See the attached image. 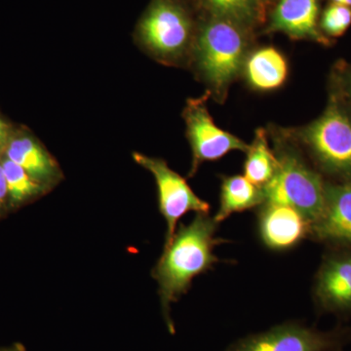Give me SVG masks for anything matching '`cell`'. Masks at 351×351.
Returning a JSON list of instances; mask_svg holds the SVG:
<instances>
[{
    "label": "cell",
    "instance_id": "1",
    "mask_svg": "<svg viewBox=\"0 0 351 351\" xmlns=\"http://www.w3.org/2000/svg\"><path fill=\"white\" fill-rule=\"evenodd\" d=\"M219 223L209 213H198L188 225L181 223L152 270L158 284L164 322L171 334L175 325L171 307L186 294L193 279L213 269L219 258L215 248L226 240L217 237Z\"/></svg>",
    "mask_w": 351,
    "mask_h": 351
},
{
    "label": "cell",
    "instance_id": "2",
    "mask_svg": "<svg viewBox=\"0 0 351 351\" xmlns=\"http://www.w3.org/2000/svg\"><path fill=\"white\" fill-rule=\"evenodd\" d=\"M251 31L232 21L205 15L197 24L193 50L203 80L219 99L243 71Z\"/></svg>",
    "mask_w": 351,
    "mask_h": 351
},
{
    "label": "cell",
    "instance_id": "3",
    "mask_svg": "<svg viewBox=\"0 0 351 351\" xmlns=\"http://www.w3.org/2000/svg\"><path fill=\"white\" fill-rule=\"evenodd\" d=\"M276 154L278 169L263 188L265 202L294 208L306 217L311 226L324 209L326 182L295 149L279 145Z\"/></svg>",
    "mask_w": 351,
    "mask_h": 351
},
{
    "label": "cell",
    "instance_id": "4",
    "mask_svg": "<svg viewBox=\"0 0 351 351\" xmlns=\"http://www.w3.org/2000/svg\"><path fill=\"white\" fill-rule=\"evenodd\" d=\"M196 29L184 0H152L138 22L137 34L149 52L172 61L193 48Z\"/></svg>",
    "mask_w": 351,
    "mask_h": 351
},
{
    "label": "cell",
    "instance_id": "5",
    "mask_svg": "<svg viewBox=\"0 0 351 351\" xmlns=\"http://www.w3.org/2000/svg\"><path fill=\"white\" fill-rule=\"evenodd\" d=\"M295 134L323 172L351 182V115L345 108L332 103Z\"/></svg>",
    "mask_w": 351,
    "mask_h": 351
},
{
    "label": "cell",
    "instance_id": "6",
    "mask_svg": "<svg viewBox=\"0 0 351 351\" xmlns=\"http://www.w3.org/2000/svg\"><path fill=\"white\" fill-rule=\"evenodd\" d=\"M350 339V328L323 331L300 321H285L240 338L223 351H343Z\"/></svg>",
    "mask_w": 351,
    "mask_h": 351
},
{
    "label": "cell",
    "instance_id": "7",
    "mask_svg": "<svg viewBox=\"0 0 351 351\" xmlns=\"http://www.w3.org/2000/svg\"><path fill=\"white\" fill-rule=\"evenodd\" d=\"M133 158L136 163L149 171L156 180L159 211L167 225L165 243L172 239L177 230L178 221L184 215L189 212L209 213V203L198 197L186 179L171 169L163 159L145 156L140 152H134Z\"/></svg>",
    "mask_w": 351,
    "mask_h": 351
},
{
    "label": "cell",
    "instance_id": "8",
    "mask_svg": "<svg viewBox=\"0 0 351 351\" xmlns=\"http://www.w3.org/2000/svg\"><path fill=\"white\" fill-rule=\"evenodd\" d=\"M186 135L193 151L191 176L201 164L215 161L230 152H246L249 145L241 138L219 128L208 112L206 98L189 100L184 113Z\"/></svg>",
    "mask_w": 351,
    "mask_h": 351
},
{
    "label": "cell",
    "instance_id": "9",
    "mask_svg": "<svg viewBox=\"0 0 351 351\" xmlns=\"http://www.w3.org/2000/svg\"><path fill=\"white\" fill-rule=\"evenodd\" d=\"M313 294L319 313L351 316V250L325 256L314 277Z\"/></svg>",
    "mask_w": 351,
    "mask_h": 351
},
{
    "label": "cell",
    "instance_id": "10",
    "mask_svg": "<svg viewBox=\"0 0 351 351\" xmlns=\"http://www.w3.org/2000/svg\"><path fill=\"white\" fill-rule=\"evenodd\" d=\"M321 0H276L267 16V32H281L295 40H309L329 46L320 31Z\"/></svg>",
    "mask_w": 351,
    "mask_h": 351
},
{
    "label": "cell",
    "instance_id": "11",
    "mask_svg": "<svg viewBox=\"0 0 351 351\" xmlns=\"http://www.w3.org/2000/svg\"><path fill=\"white\" fill-rule=\"evenodd\" d=\"M309 237L351 250V182H326L324 209L311 225Z\"/></svg>",
    "mask_w": 351,
    "mask_h": 351
},
{
    "label": "cell",
    "instance_id": "12",
    "mask_svg": "<svg viewBox=\"0 0 351 351\" xmlns=\"http://www.w3.org/2000/svg\"><path fill=\"white\" fill-rule=\"evenodd\" d=\"M258 237L271 251L295 248L311 233V223L304 215L290 206L263 202L257 217Z\"/></svg>",
    "mask_w": 351,
    "mask_h": 351
},
{
    "label": "cell",
    "instance_id": "13",
    "mask_svg": "<svg viewBox=\"0 0 351 351\" xmlns=\"http://www.w3.org/2000/svg\"><path fill=\"white\" fill-rule=\"evenodd\" d=\"M5 157L50 188L62 179L56 160L43 145L27 136H20L7 142Z\"/></svg>",
    "mask_w": 351,
    "mask_h": 351
},
{
    "label": "cell",
    "instance_id": "14",
    "mask_svg": "<svg viewBox=\"0 0 351 351\" xmlns=\"http://www.w3.org/2000/svg\"><path fill=\"white\" fill-rule=\"evenodd\" d=\"M243 71L252 88L269 92L283 86L288 78L289 66L282 53L269 46L258 48L248 55Z\"/></svg>",
    "mask_w": 351,
    "mask_h": 351
},
{
    "label": "cell",
    "instance_id": "15",
    "mask_svg": "<svg viewBox=\"0 0 351 351\" xmlns=\"http://www.w3.org/2000/svg\"><path fill=\"white\" fill-rule=\"evenodd\" d=\"M265 202L262 188L252 184L242 175L228 176L221 181L219 207L214 215L218 223L232 215L261 206Z\"/></svg>",
    "mask_w": 351,
    "mask_h": 351
},
{
    "label": "cell",
    "instance_id": "16",
    "mask_svg": "<svg viewBox=\"0 0 351 351\" xmlns=\"http://www.w3.org/2000/svg\"><path fill=\"white\" fill-rule=\"evenodd\" d=\"M205 15L232 21L253 32L267 21V11L261 0H195Z\"/></svg>",
    "mask_w": 351,
    "mask_h": 351
},
{
    "label": "cell",
    "instance_id": "17",
    "mask_svg": "<svg viewBox=\"0 0 351 351\" xmlns=\"http://www.w3.org/2000/svg\"><path fill=\"white\" fill-rule=\"evenodd\" d=\"M246 154L244 177L258 188H265L278 169V159L276 152L270 149L265 131H257Z\"/></svg>",
    "mask_w": 351,
    "mask_h": 351
},
{
    "label": "cell",
    "instance_id": "18",
    "mask_svg": "<svg viewBox=\"0 0 351 351\" xmlns=\"http://www.w3.org/2000/svg\"><path fill=\"white\" fill-rule=\"evenodd\" d=\"M0 162L6 178L10 207L21 206L44 195L51 189L47 184L32 177L10 159L4 157Z\"/></svg>",
    "mask_w": 351,
    "mask_h": 351
},
{
    "label": "cell",
    "instance_id": "19",
    "mask_svg": "<svg viewBox=\"0 0 351 351\" xmlns=\"http://www.w3.org/2000/svg\"><path fill=\"white\" fill-rule=\"evenodd\" d=\"M351 25L350 7L331 3L321 12L320 31L327 38L343 36Z\"/></svg>",
    "mask_w": 351,
    "mask_h": 351
},
{
    "label": "cell",
    "instance_id": "20",
    "mask_svg": "<svg viewBox=\"0 0 351 351\" xmlns=\"http://www.w3.org/2000/svg\"><path fill=\"white\" fill-rule=\"evenodd\" d=\"M8 207H10L8 188H7L3 168H2L1 162H0V216L6 211Z\"/></svg>",
    "mask_w": 351,
    "mask_h": 351
},
{
    "label": "cell",
    "instance_id": "21",
    "mask_svg": "<svg viewBox=\"0 0 351 351\" xmlns=\"http://www.w3.org/2000/svg\"><path fill=\"white\" fill-rule=\"evenodd\" d=\"M7 129L5 124L0 120V149L5 147L7 144Z\"/></svg>",
    "mask_w": 351,
    "mask_h": 351
},
{
    "label": "cell",
    "instance_id": "22",
    "mask_svg": "<svg viewBox=\"0 0 351 351\" xmlns=\"http://www.w3.org/2000/svg\"><path fill=\"white\" fill-rule=\"evenodd\" d=\"M346 91L351 98V69L346 78Z\"/></svg>",
    "mask_w": 351,
    "mask_h": 351
},
{
    "label": "cell",
    "instance_id": "23",
    "mask_svg": "<svg viewBox=\"0 0 351 351\" xmlns=\"http://www.w3.org/2000/svg\"><path fill=\"white\" fill-rule=\"evenodd\" d=\"M331 3L341 4V5H345L350 7L351 8V0H330Z\"/></svg>",
    "mask_w": 351,
    "mask_h": 351
},
{
    "label": "cell",
    "instance_id": "24",
    "mask_svg": "<svg viewBox=\"0 0 351 351\" xmlns=\"http://www.w3.org/2000/svg\"><path fill=\"white\" fill-rule=\"evenodd\" d=\"M0 351H24L19 346H11V348H0Z\"/></svg>",
    "mask_w": 351,
    "mask_h": 351
},
{
    "label": "cell",
    "instance_id": "25",
    "mask_svg": "<svg viewBox=\"0 0 351 351\" xmlns=\"http://www.w3.org/2000/svg\"><path fill=\"white\" fill-rule=\"evenodd\" d=\"M276 0H263V5H265V9H267V12H269L270 7H271L272 4Z\"/></svg>",
    "mask_w": 351,
    "mask_h": 351
},
{
    "label": "cell",
    "instance_id": "26",
    "mask_svg": "<svg viewBox=\"0 0 351 351\" xmlns=\"http://www.w3.org/2000/svg\"><path fill=\"white\" fill-rule=\"evenodd\" d=\"M261 2H262V3H263V0H261ZM263 6H265V5H263Z\"/></svg>",
    "mask_w": 351,
    "mask_h": 351
}]
</instances>
